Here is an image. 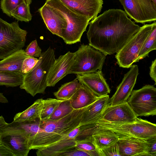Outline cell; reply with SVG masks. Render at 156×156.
<instances>
[{
  "instance_id": "7",
  "label": "cell",
  "mask_w": 156,
  "mask_h": 156,
  "mask_svg": "<svg viewBox=\"0 0 156 156\" xmlns=\"http://www.w3.org/2000/svg\"><path fill=\"white\" fill-rule=\"evenodd\" d=\"M75 56L69 74H82L101 71L106 56L89 44H82L75 52Z\"/></svg>"
},
{
  "instance_id": "36",
  "label": "cell",
  "mask_w": 156,
  "mask_h": 156,
  "mask_svg": "<svg viewBox=\"0 0 156 156\" xmlns=\"http://www.w3.org/2000/svg\"><path fill=\"white\" fill-rule=\"evenodd\" d=\"M94 156L92 153L82 151L75 147L61 153L59 156Z\"/></svg>"
},
{
  "instance_id": "28",
  "label": "cell",
  "mask_w": 156,
  "mask_h": 156,
  "mask_svg": "<svg viewBox=\"0 0 156 156\" xmlns=\"http://www.w3.org/2000/svg\"><path fill=\"white\" fill-rule=\"evenodd\" d=\"M32 0H24L12 12L11 16L18 21L28 22L32 19L30 5Z\"/></svg>"
},
{
  "instance_id": "22",
  "label": "cell",
  "mask_w": 156,
  "mask_h": 156,
  "mask_svg": "<svg viewBox=\"0 0 156 156\" xmlns=\"http://www.w3.org/2000/svg\"><path fill=\"white\" fill-rule=\"evenodd\" d=\"M92 137L98 151L117 142L119 138V136L113 132L98 126L93 133Z\"/></svg>"
},
{
  "instance_id": "29",
  "label": "cell",
  "mask_w": 156,
  "mask_h": 156,
  "mask_svg": "<svg viewBox=\"0 0 156 156\" xmlns=\"http://www.w3.org/2000/svg\"><path fill=\"white\" fill-rule=\"evenodd\" d=\"M63 100L51 98L43 99V106L39 119L40 120L48 119L59 104Z\"/></svg>"
},
{
  "instance_id": "1",
  "label": "cell",
  "mask_w": 156,
  "mask_h": 156,
  "mask_svg": "<svg viewBox=\"0 0 156 156\" xmlns=\"http://www.w3.org/2000/svg\"><path fill=\"white\" fill-rule=\"evenodd\" d=\"M89 24V44L105 56L119 51L140 27L120 9L106 10Z\"/></svg>"
},
{
  "instance_id": "8",
  "label": "cell",
  "mask_w": 156,
  "mask_h": 156,
  "mask_svg": "<svg viewBox=\"0 0 156 156\" xmlns=\"http://www.w3.org/2000/svg\"><path fill=\"white\" fill-rule=\"evenodd\" d=\"M156 23L146 24L140 27L139 30L115 55L117 63L119 66L129 68L137 58L145 41Z\"/></svg>"
},
{
  "instance_id": "30",
  "label": "cell",
  "mask_w": 156,
  "mask_h": 156,
  "mask_svg": "<svg viewBox=\"0 0 156 156\" xmlns=\"http://www.w3.org/2000/svg\"><path fill=\"white\" fill-rule=\"evenodd\" d=\"M74 110L71 106L69 99L64 100L59 104L48 120H59L70 114Z\"/></svg>"
},
{
  "instance_id": "23",
  "label": "cell",
  "mask_w": 156,
  "mask_h": 156,
  "mask_svg": "<svg viewBox=\"0 0 156 156\" xmlns=\"http://www.w3.org/2000/svg\"><path fill=\"white\" fill-rule=\"evenodd\" d=\"M27 56L23 49L16 51L0 61V71L22 72L23 62Z\"/></svg>"
},
{
  "instance_id": "42",
  "label": "cell",
  "mask_w": 156,
  "mask_h": 156,
  "mask_svg": "<svg viewBox=\"0 0 156 156\" xmlns=\"http://www.w3.org/2000/svg\"><path fill=\"white\" fill-rule=\"evenodd\" d=\"M151 1L155 5H156V0H151Z\"/></svg>"
},
{
  "instance_id": "10",
  "label": "cell",
  "mask_w": 156,
  "mask_h": 156,
  "mask_svg": "<svg viewBox=\"0 0 156 156\" xmlns=\"http://www.w3.org/2000/svg\"><path fill=\"white\" fill-rule=\"evenodd\" d=\"M127 16L137 23L155 21L156 5L151 0H119Z\"/></svg>"
},
{
  "instance_id": "31",
  "label": "cell",
  "mask_w": 156,
  "mask_h": 156,
  "mask_svg": "<svg viewBox=\"0 0 156 156\" xmlns=\"http://www.w3.org/2000/svg\"><path fill=\"white\" fill-rule=\"evenodd\" d=\"M76 148L90 153L94 156H100L93 140L92 137L76 140Z\"/></svg>"
},
{
  "instance_id": "4",
  "label": "cell",
  "mask_w": 156,
  "mask_h": 156,
  "mask_svg": "<svg viewBox=\"0 0 156 156\" xmlns=\"http://www.w3.org/2000/svg\"><path fill=\"white\" fill-rule=\"evenodd\" d=\"M45 3L59 12L66 21L67 27L62 31L61 37L64 42L71 44L80 42L91 20L72 11L59 0H46Z\"/></svg>"
},
{
  "instance_id": "18",
  "label": "cell",
  "mask_w": 156,
  "mask_h": 156,
  "mask_svg": "<svg viewBox=\"0 0 156 156\" xmlns=\"http://www.w3.org/2000/svg\"><path fill=\"white\" fill-rule=\"evenodd\" d=\"M79 82L98 97L106 95L110 93V89L103 77L101 71L82 74H77Z\"/></svg>"
},
{
  "instance_id": "17",
  "label": "cell",
  "mask_w": 156,
  "mask_h": 156,
  "mask_svg": "<svg viewBox=\"0 0 156 156\" xmlns=\"http://www.w3.org/2000/svg\"><path fill=\"white\" fill-rule=\"evenodd\" d=\"M38 11L48 30L53 34L61 37L62 31L67 26L62 15L46 3Z\"/></svg>"
},
{
  "instance_id": "26",
  "label": "cell",
  "mask_w": 156,
  "mask_h": 156,
  "mask_svg": "<svg viewBox=\"0 0 156 156\" xmlns=\"http://www.w3.org/2000/svg\"><path fill=\"white\" fill-rule=\"evenodd\" d=\"M81 83L76 78L74 80L62 85L54 95L58 99L68 100L76 92Z\"/></svg>"
},
{
  "instance_id": "6",
  "label": "cell",
  "mask_w": 156,
  "mask_h": 156,
  "mask_svg": "<svg viewBox=\"0 0 156 156\" xmlns=\"http://www.w3.org/2000/svg\"><path fill=\"white\" fill-rule=\"evenodd\" d=\"M27 33L20 28L18 21L10 23L0 17V59L22 49Z\"/></svg>"
},
{
  "instance_id": "32",
  "label": "cell",
  "mask_w": 156,
  "mask_h": 156,
  "mask_svg": "<svg viewBox=\"0 0 156 156\" xmlns=\"http://www.w3.org/2000/svg\"><path fill=\"white\" fill-rule=\"evenodd\" d=\"M24 0H1V8L3 12L11 17L13 11Z\"/></svg>"
},
{
  "instance_id": "3",
  "label": "cell",
  "mask_w": 156,
  "mask_h": 156,
  "mask_svg": "<svg viewBox=\"0 0 156 156\" xmlns=\"http://www.w3.org/2000/svg\"><path fill=\"white\" fill-rule=\"evenodd\" d=\"M55 52L54 50L50 47L42 53L34 67L24 74L20 89L24 90L33 97L37 94L44 93L47 87V76L55 59Z\"/></svg>"
},
{
  "instance_id": "37",
  "label": "cell",
  "mask_w": 156,
  "mask_h": 156,
  "mask_svg": "<svg viewBox=\"0 0 156 156\" xmlns=\"http://www.w3.org/2000/svg\"><path fill=\"white\" fill-rule=\"evenodd\" d=\"M148 140L150 144L149 156H156V137Z\"/></svg>"
},
{
  "instance_id": "21",
  "label": "cell",
  "mask_w": 156,
  "mask_h": 156,
  "mask_svg": "<svg viewBox=\"0 0 156 156\" xmlns=\"http://www.w3.org/2000/svg\"><path fill=\"white\" fill-rule=\"evenodd\" d=\"M99 97L86 87L81 83L69 100L74 110L86 107L95 101Z\"/></svg>"
},
{
  "instance_id": "15",
  "label": "cell",
  "mask_w": 156,
  "mask_h": 156,
  "mask_svg": "<svg viewBox=\"0 0 156 156\" xmlns=\"http://www.w3.org/2000/svg\"><path fill=\"white\" fill-rule=\"evenodd\" d=\"M117 143L121 156H149L150 144L148 140L119 136Z\"/></svg>"
},
{
  "instance_id": "13",
  "label": "cell",
  "mask_w": 156,
  "mask_h": 156,
  "mask_svg": "<svg viewBox=\"0 0 156 156\" xmlns=\"http://www.w3.org/2000/svg\"><path fill=\"white\" fill-rule=\"evenodd\" d=\"M83 128L80 126L59 140L48 147L37 150V156H59L62 153L75 147L76 139Z\"/></svg>"
},
{
  "instance_id": "11",
  "label": "cell",
  "mask_w": 156,
  "mask_h": 156,
  "mask_svg": "<svg viewBox=\"0 0 156 156\" xmlns=\"http://www.w3.org/2000/svg\"><path fill=\"white\" fill-rule=\"evenodd\" d=\"M137 118L126 102L113 105H108L98 120L111 123H128L135 121Z\"/></svg>"
},
{
  "instance_id": "20",
  "label": "cell",
  "mask_w": 156,
  "mask_h": 156,
  "mask_svg": "<svg viewBox=\"0 0 156 156\" xmlns=\"http://www.w3.org/2000/svg\"><path fill=\"white\" fill-rule=\"evenodd\" d=\"M109 101L108 95L99 97L93 103L87 106L83 113L80 126L95 123L109 105Z\"/></svg>"
},
{
  "instance_id": "41",
  "label": "cell",
  "mask_w": 156,
  "mask_h": 156,
  "mask_svg": "<svg viewBox=\"0 0 156 156\" xmlns=\"http://www.w3.org/2000/svg\"><path fill=\"white\" fill-rule=\"evenodd\" d=\"M8 124V123L5 121L3 116H0V128Z\"/></svg>"
},
{
  "instance_id": "40",
  "label": "cell",
  "mask_w": 156,
  "mask_h": 156,
  "mask_svg": "<svg viewBox=\"0 0 156 156\" xmlns=\"http://www.w3.org/2000/svg\"><path fill=\"white\" fill-rule=\"evenodd\" d=\"M0 102L2 103H7L8 101L7 98L3 95V94L0 93Z\"/></svg>"
},
{
  "instance_id": "24",
  "label": "cell",
  "mask_w": 156,
  "mask_h": 156,
  "mask_svg": "<svg viewBox=\"0 0 156 156\" xmlns=\"http://www.w3.org/2000/svg\"><path fill=\"white\" fill-rule=\"evenodd\" d=\"M43 106V99H37L26 110L16 114L13 121H30L39 119Z\"/></svg>"
},
{
  "instance_id": "16",
  "label": "cell",
  "mask_w": 156,
  "mask_h": 156,
  "mask_svg": "<svg viewBox=\"0 0 156 156\" xmlns=\"http://www.w3.org/2000/svg\"><path fill=\"white\" fill-rule=\"evenodd\" d=\"M73 12L93 20L102 8V0H59Z\"/></svg>"
},
{
  "instance_id": "5",
  "label": "cell",
  "mask_w": 156,
  "mask_h": 156,
  "mask_svg": "<svg viewBox=\"0 0 156 156\" xmlns=\"http://www.w3.org/2000/svg\"><path fill=\"white\" fill-rule=\"evenodd\" d=\"M98 127L113 132L119 136H124L148 140L156 137V125L147 120L137 118L128 123H111L99 120Z\"/></svg>"
},
{
  "instance_id": "9",
  "label": "cell",
  "mask_w": 156,
  "mask_h": 156,
  "mask_svg": "<svg viewBox=\"0 0 156 156\" xmlns=\"http://www.w3.org/2000/svg\"><path fill=\"white\" fill-rule=\"evenodd\" d=\"M127 102L137 117L156 115V88L147 85L132 90Z\"/></svg>"
},
{
  "instance_id": "2",
  "label": "cell",
  "mask_w": 156,
  "mask_h": 156,
  "mask_svg": "<svg viewBox=\"0 0 156 156\" xmlns=\"http://www.w3.org/2000/svg\"><path fill=\"white\" fill-rule=\"evenodd\" d=\"M87 107L74 110L70 114L58 120L41 121V130L29 142L30 149L37 150L48 147L57 142L80 126L83 113Z\"/></svg>"
},
{
  "instance_id": "27",
  "label": "cell",
  "mask_w": 156,
  "mask_h": 156,
  "mask_svg": "<svg viewBox=\"0 0 156 156\" xmlns=\"http://www.w3.org/2000/svg\"><path fill=\"white\" fill-rule=\"evenodd\" d=\"M156 49V23L152 27V30L145 41L137 58L134 62H138L146 57H148L150 52Z\"/></svg>"
},
{
  "instance_id": "38",
  "label": "cell",
  "mask_w": 156,
  "mask_h": 156,
  "mask_svg": "<svg viewBox=\"0 0 156 156\" xmlns=\"http://www.w3.org/2000/svg\"><path fill=\"white\" fill-rule=\"evenodd\" d=\"M150 71L149 74L152 79L156 84V59L153 61L150 67Z\"/></svg>"
},
{
  "instance_id": "35",
  "label": "cell",
  "mask_w": 156,
  "mask_h": 156,
  "mask_svg": "<svg viewBox=\"0 0 156 156\" xmlns=\"http://www.w3.org/2000/svg\"><path fill=\"white\" fill-rule=\"evenodd\" d=\"M38 59L33 57L27 56L24 60L22 66L21 70L23 74H26L34 67L38 61Z\"/></svg>"
},
{
  "instance_id": "19",
  "label": "cell",
  "mask_w": 156,
  "mask_h": 156,
  "mask_svg": "<svg viewBox=\"0 0 156 156\" xmlns=\"http://www.w3.org/2000/svg\"><path fill=\"white\" fill-rule=\"evenodd\" d=\"M0 143L14 156H27L30 150L28 139L23 134L15 133L0 134Z\"/></svg>"
},
{
  "instance_id": "33",
  "label": "cell",
  "mask_w": 156,
  "mask_h": 156,
  "mask_svg": "<svg viewBox=\"0 0 156 156\" xmlns=\"http://www.w3.org/2000/svg\"><path fill=\"white\" fill-rule=\"evenodd\" d=\"M24 51L27 56L35 58L39 57L42 54L41 50L39 46L36 39L31 42Z\"/></svg>"
},
{
  "instance_id": "34",
  "label": "cell",
  "mask_w": 156,
  "mask_h": 156,
  "mask_svg": "<svg viewBox=\"0 0 156 156\" xmlns=\"http://www.w3.org/2000/svg\"><path fill=\"white\" fill-rule=\"evenodd\" d=\"M100 156H121L117 142L99 150Z\"/></svg>"
},
{
  "instance_id": "12",
  "label": "cell",
  "mask_w": 156,
  "mask_h": 156,
  "mask_svg": "<svg viewBox=\"0 0 156 156\" xmlns=\"http://www.w3.org/2000/svg\"><path fill=\"white\" fill-rule=\"evenodd\" d=\"M138 74V66L132 65L129 70L125 74L115 93L110 99L109 105H115L127 102L136 83Z\"/></svg>"
},
{
  "instance_id": "14",
  "label": "cell",
  "mask_w": 156,
  "mask_h": 156,
  "mask_svg": "<svg viewBox=\"0 0 156 156\" xmlns=\"http://www.w3.org/2000/svg\"><path fill=\"white\" fill-rule=\"evenodd\" d=\"M75 56V52L69 51L55 60L47 76V87L54 86L59 80L69 74Z\"/></svg>"
},
{
  "instance_id": "39",
  "label": "cell",
  "mask_w": 156,
  "mask_h": 156,
  "mask_svg": "<svg viewBox=\"0 0 156 156\" xmlns=\"http://www.w3.org/2000/svg\"><path fill=\"white\" fill-rule=\"evenodd\" d=\"M14 156L6 147L0 143V156Z\"/></svg>"
},
{
  "instance_id": "25",
  "label": "cell",
  "mask_w": 156,
  "mask_h": 156,
  "mask_svg": "<svg viewBox=\"0 0 156 156\" xmlns=\"http://www.w3.org/2000/svg\"><path fill=\"white\" fill-rule=\"evenodd\" d=\"M24 74L19 71H0V86H20L22 83Z\"/></svg>"
}]
</instances>
